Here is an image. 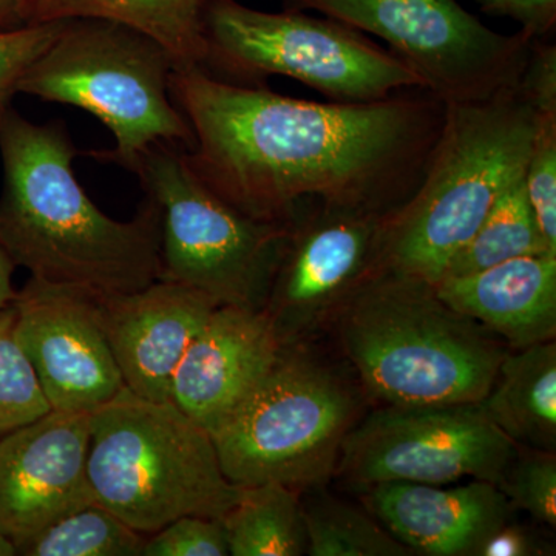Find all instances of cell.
Masks as SVG:
<instances>
[{"instance_id":"obj_33","label":"cell","mask_w":556,"mask_h":556,"mask_svg":"<svg viewBox=\"0 0 556 556\" xmlns=\"http://www.w3.org/2000/svg\"><path fill=\"white\" fill-rule=\"evenodd\" d=\"M28 0H0V31L27 27Z\"/></svg>"},{"instance_id":"obj_21","label":"cell","mask_w":556,"mask_h":556,"mask_svg":"<svg viewBox=\"0 0 556 556\" xmlns=\"http://www.w3.org/2000/svg\"><path fill=\"white\" fill-rule=\"evenodd\" d=\"M302 493L278 482L240 486L236 504L222 518L229 555H306Z\"/></svg>"},{"instance_id":"obj_4","label":"cell","mask_w":556,"mask_h":556,"mask_svg":"<svg viewBox=\"0 0 556 556\" xmlns=\"http://www.w3.org/2000/svg\"><path fill=\"white\" fill-rule=\"evenodd\" d=\"M538 113L519 87L445 104L422 185L388 230L386 268L437 285L496 201L525 178Z\"/></svg>"},{"instance_id":"obj_23","label":"cell","mask_w":556,"mask_h":556,"mask_svg":"<svg viewBox=\"0 0 556 556\" xmlns=\"http://www.w3.org/2000/svg\"><path fill=\"white\" fill-rule=\"evenodd\" d=\"M302 510L311 556H408L407 546L396 540L372 515L324 492L308 489Z\"/></svg>"},{"instance_id":"obj_9","label":"cell","mask_w":556,"mask_h":556,"mask_svg":"<svg viewBox=\"0 0 556 556\" xmlns=\"http://www.w3.org/2000/svg\"><path fill=\"white\" fill-rule=\"evenodd\" d=\"M357 413L345 380L294 343L281 346L268 375L212 439L232 484L278 482L305 492L334 477Z\"/></svg>"},{"instance_id":"obj_6","label":"cell","mask_w":556,"mask_h":556,"mask_svg":"<svg viewBox=\"0 0 556 556\" xmlns=\"http://www.w3.org/2000/svg\"><path fill=\"white\" fill-rule=\"evenodd\" d=\"M174 58L146 33L100 17L65 21L58 38L33 62L17 94L86 110L115 138L101 160L131 170L159 142L185 150L193 134L170 94Z\"/></svg>"},{"instance_id":"obj_3","label":"cell","mask_w":556,"mask_h":556,"mask_svg":"<svg viewBox=\"0 0 556 556\" xmlns=\"http://www.w3.org/2000/svg\"><path fill=\"white\" fill-rule=\"evenodd\" d=\"M336 321L362 386L386 405L479 404L507 354L433 283L390 268L358 289Z\"/></svg>"},{"instance_id":"obj_11","label":"cell","mask_w":556,"mask_h":556,"mask_svg":"<svg viewBox=\"0 0 556 556\" xmlns=\"http://www.w3.org/2000/svg\"><path fill=\"white\" fill-rule=\"evenodd\" d=\"M517 448L479 404L383 405L351 428L334 477L361 490L464 478L497 485Z\"/></svg>"},{"instance_id":"obj_22","label":"cell","mask_w":556,"mask_h":556,"mask_svg":"<svg viewBox=\"0 0 556 556\" xmlns=\"http://www.w3.org/2000/svg\"><path fill=\"white\" fill-rule=\"evenodd\" d=\"M536 254L556 252L538 229L522 178L496 201L477 232L450 260L442 278L470 276L507 260Z\"/></svg>"},{"instance_id":"obj_15","label":"cell","mask_w":556,"mask_h":556,"mask_svg":"<svg viewBox=\"0 0 556 556\" xmlns=\"http://www.w3.org/2000/svg\"><path fill=\"white\" fill-rule=\"evenodd\" d=\"M93 302L124 386L150 401H170L179 362L217 303L167 280Z\"/></svg>"},{"instance_id":"obj_30","label":"cell","mask_w":556,"mask_h":556,"mask_svg":"<svg viewBox=\"0 0 556 556\" xmlns=\"http://www.w3.org/2000/svg\"><path fill=\"white\" fill-rule=\"evenodd\" d=\"M518 87L538 115H556V47L551 38L533 40Z\"/></svg>"},{"instance_id":"obj_8","label":"cell","mask_w":556,"mask_h":556,"mask_svg":"<svg viewBox=\"0 0 556 556\" xmlns=\"http://www.w3.org/2000/svg\"><path fill=\"white\" fill-rule=\"evenodd\" d=\"M159 211V280L203 292L218 306L263 311L288 222L249 217L188 166L179 146L159 142L131 170Z\"/></svg>"},{"instance_id":"obj_32","label":"cell","mask_w":556,"mask_h":556,"mask_svg":"<svg viewBox=\"0 0 556 556\" xmlns=\"http://www.w3.org/2000/svg\"><path fill=\"white\" fill-rule=\"evenodd\" d=\"M541 555L535 538L526 530L511 526L510 522L500 527L484 543L478 547L475 556H530Z\"/></svg>"},{"instance_id":"obj_24","label":"cell","mask_w":556,"mask_h":556,"mask_svg":"<svg viewBox=\"0 0 556 556\" xmlns=\"http://www.w3.org/2000/svg\"><path fill=\"white\" fill-rule=\"evenodd\" d=\"M146 535L93 503L58 519L16 548L24 556H142Z\"/></svg>"},{"instance_id":"obj_17","label":"cell","mask_w":556,"mask_h":556,"mask_svg":"<svg viewBox=\"0 0 556 556\" xmlns=\"http://www.w3.org/2000/svg\"><path fill=\"white\" fill-rule=\"evenodd\" d=\"M362 492L372 517L415 554L475 556L514 514L497 485L481 479L456 486L379 482Z\"/></svg>"},{"instance_id":"obj_26","label":"cell","mask_w":556,"mask_h":556,"mask_svg":"<svg viewBox=\"0 0 556 556\" xmlns=\"http://www.w3.org/2000/svg\"><path fill=\"white\" fill-rule=\"evenodd\" d=\"M497 489L508 503L541 525L556 527V455L547 450L518 447Z\"/></svg>"},{"instance_id":"obj_16","label":"cell","mask_w":556,"mask_h":556,"mask_svg":"<svg viewBox=\"0 0 556 556\" xmlns=\"http://www.w3.org/2000/svg\"><path fill=\"white\" fill-rule=\"evenodd\" d=\"M281 346L265 311L217 306L179 362L170 401L214 434L268 375Z\"/></svg>"},{"instance_id":"obj_12","label":"cell","mask_w":556,"mask_h":556,"mask_svg":"<svg viewBox=\"0 0 556 556\" xmlns=\"http://www.w3.org/2000/svg\"><path fill=\"white\" fill-rule=\"evenodd\" d=\"M396 212L300 201L263 308L283 345L303 343L336 320L358 289L386 269Z\"/></svg>"},{"instance_id":"obj_7","label":"cell","mask_w":556,"mask_h":556,"mask_svg":"<svg viewBox=\"0 0 556 556\" xmlns=\"http://www.w3.org/2000/svg\"><path fill=\"white\" fill-rule=\"evenodd\" d=\"M203 35L201 67L240 86H265L269 76H285L336 102L380 101L426 89L415 70L365 33L306 11L273 13L240 0H212Z\"/></svg>"},{"instance_id":"obj_31","label":"cell","mask_w":556,"mask_h":556,"mask_svg":"<svg viewBox=\"0 0 556 556\" xmlns=\"http://www.w3.org/2000/svg\"><path fill=\"white\" fill-rule=\"evenodd\" d=\"M482 13L517 22L533 39H547L556 30V0H475Z\"/></svg>"},{"instance_id":"obj_35","label":"cell","mask_w":556,"mask_h":556,"mask_svg":"<svg viewBox=\"0 0 556 556\" xmlns=\"http://www.w3.org/2000/svg\"><path fill=\"white\" fill-rule=\"evenodd\" d=\"M16 548L5 538L0 536V556H14Z\"/></svg>"},{"instance_id":"obj_25","label":"cell","mask_w":556,"mask_h":556,"mask_svg":"<svg viewBox=\"0 0 556 556\" xmlns=\"http://www.w3.org/2000/svg\"><path fill=\"white\" fill-rule=\"evenodd\" d=\"M51 412L16 336L13 303L0 309V437Z\"/></svg>"},{"instance_id":"obj_5","label":"cell","mask_w":556,"mask_h":556,"mask_svg":"<svg viewBox=\"0 0 556 556\" xmlns=\"http://www.w3.org/2000/svg\"><path fill=\"white\" fill-rule=\"evenodd\" d=\"M87 473L94 503L142 535L188 515L223 518L240 493L206 428L126 387L90 413Z\"/></svg>"},{"instance_id":"obj_28","label":"cell","mask_w":556,"mask_h":556,"mask_svg":"<svg viewBox=\"0 0 556 556\" xmlns=\"http://www.w3.org/2000/svg\"><path fill=\"white\" fill-rule=\"evenodd\" d=\"M222 518L188 515L146 538L142 556H228Z\"/></svg>"},{"instance_id":"obj_14","label":"cell","mask_w":556,"mask_h":556,"mask_svg":"<svg viewBox=\"0 0 556 556\" xmlns=\"http://www.w3.org/2000/svg\"><path fill=\"white\" fill-rule=\"evenodd\" d=\"M90 413H47L0 437V536L14 548L94 503Z\"/></svg>"},{"instance_id":"obj_19","label":"cell","mask_w":556,"mask_h":556,"mask_svg":"<svg viewBox=\"0 0 556 556\" xmlns=\"http://www.w3.org/2000/svg\"><path fill=\"white\" fill-rule=\"evenodd\" d=\"M479 405L518 447L555 452V340L507 351Z\"/></svg>"},{"instance_id":"obj_29","label":"cell","mask_w":556,"mask_h":556,"mask_svg":"<svg viewBox=\"0 0 556 556\" xmlns=\"http://www.w3.org/2000/svg\"><path fill=\"white\" fill-rule=\"evenodd\" d=\"M65 21L0 31V116L11 108L22 75L58 38Z\"/></svg>"},{"instance_id":"obj_18","label":"cell","mask_w":556,"mask_h":556,"mask_svg":"<svg viewBox=\"0 0 556 556\" xmlns=\"http://www.w3.org/2000/svg\"><path fill=\"white\" fill-rule=\"evenodd\" d=\"M439 298L511 350L555 340L556 255L507 260L464 277H445Z\"/></svg>"},{"instance_id":"obj_20","label":"cell","mask_w":556,"mask_h":556,"mask_svg":"<svg viewBox=\"0 0 556 556\" xmlns=\"http://www.w3.org/2000/svg\"><path fill=\"white\" fill-rule=\"evenodd\" d=\"M212 0H28L27 24L100 17L160 42L177 67L203 65L204 14Z\"/></svg>"},{"instance_id":"obj_13","label":"cell","mask_w":556,"mask_h":556,"mask_svg":"<svg viewBox=\"0 0 556 556\" xmlns=\"http://www.w3.org/2000/svg\"><path fill=\"white\" fill-rule=\"evenodd\" d=\"M13 306L17 340L53 412L91 413L126 387L91 295L30 277Z\"/></svg>"},{"instance_id":"obj_2","label":"cell","mask_w":556,"mask_h":556,"mask_svg":"<svg viewBox=\"0 0 556 556\" xmlns=\"http://www.w3.org/2000/svg\"><path fill=\"white\" fill-rule=\"evenodd\" d=\"M78 155L60 121L0 116V244L31 278L91 298L159 280V211L146 197L129 222L109 217L79 185Z\"/></svg>"},{"instance_id":"obj_1","label":"cell","mask_w":556,"mask_h":556,"mask_svg":"<svg viewBox=\"0 0 556 556\" xmlns=\"http://www.w3.org/2000/svg\"><path fill=\"white\" fill-rule=\"evenodd\" d=\"M170 94L193 134L190 170L249 217L288 222L300 201L396 212L426 178L445 121L431 91L314 102L175 68Z\"/></svg>"},{"instance_id":"obj_10","label":"cell","mask_w":556,"mask_h":556,"mask_svg":"<svg viewBox=\"0 0 556 556\" xmlns=\"http://www.w3.org/2000/svg\"><path fill=\"white\" fill-rule=\"evenodd\" d=\"M281 7L386 40L444 104L486 100L517 87L535 40L522 30H492L459 0H281Z\"/></svg>"},{"instance_id":"obj_34","label":"cell","mask_w":556,"mask_h":556,"mask_svg":"<svg viewBox=\"0 0 556 556\" xmlns=\"http://www.w3.org/2000/svg\"><path fill=\"white\" fill-rule=\"evenodd\" d=\"M14 269H16V265L0 244V309L10 306L16 299L17 291L13 287Z\"/></svg>"},{"instance_id":"obj_27","label":"cell","mask_w":556,"mask_h":556,"mask_svg":"<svg viewBox=\"0 0 556 556\" xmlns=\"http://www.w3.org/2000/svg\"><path fill=\"white\" fill-rule=\"evenodd\" d=\"M525 186L538 229L556 252V115H538Z\"/></svg>"}]
</instances>
